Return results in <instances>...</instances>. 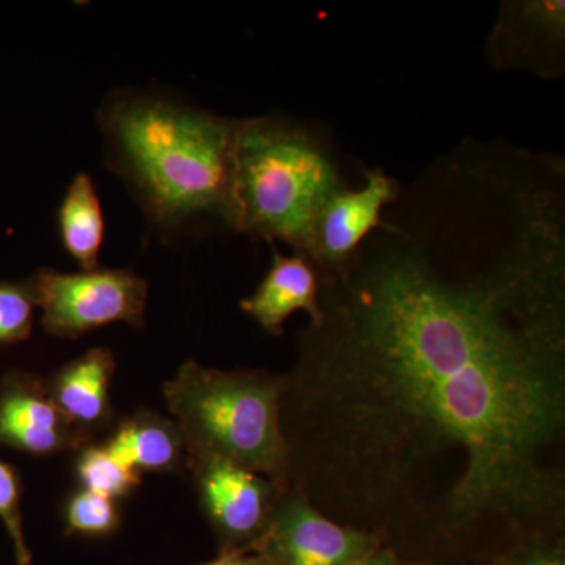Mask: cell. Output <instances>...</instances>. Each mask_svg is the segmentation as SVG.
I'll return each instance as SVG.
<instances>
[{
  "label": "cell",
  "instance_id": "20",
  "mask_svg": "<svg viewBox=\"0 0 565 565\" xmlns=\"http://www.w3.org/2000/svg\"><path fill=\"white\" fill-rule=\"evenodd\" d=\"M203 565H269L259 553L256 552H226L218 559Z\"/></svg>",
  "mask_w": 565,
  "mask_h": 565
},
{
  "label": "cell",
  "instance_id": "19",
  "mask_svg": "<svg viewBox=\"0 0 565 565\" xmlns=\"http://www.w3.org/2000/svg\"><path fill=\"white\" fill-rule=\"evenodd\" d=\"M487 565H565V537L527 541Z\"/></svg>",
  "mask_w": 565,
  "mask_h": 565
},
{
  "label": "cell",
  "instance_id": "4",
  "mask_svg": "<svg viewBox=\"0 0 565 565\" xmlns=\"http://www.w3.org/2000/svg\"><path fill=\"white\" fill-rule=\"evenodd\" d=\"M163 392L184 437L188 460H226L280 489L291 487L281 427L285 374L215 370L191 360Z\"/></svg>",
  "mask_w": 565,
  "mask_h": 565
},
{
  "label": "cell",
  "instance_id": "2",
  "mask_svg": "<svg viewBox=\"0 0 565 565\" xmlns=\"http://www.w3.org/2000/svg\"><path fill=\"white\" fill-rule=\"evenodd\" d=\"M107 166L166 243L237 233L239 120L167 93L126 88L98 110Z\"/></svg>",
  "mask_w": 565,
  "mask_h": 565
},
{
  "label": "cell",
  "instance_id": "11",
  "mask_svg": "<svg viewBox=\"0 0 565 565\" xmlns=\"http://www.w3.org/2000/svg\"><path fill=\"white\" fill-rule=\"evenodd\" d=\"M239 307L270 337H281L286 321L297 311H305L308 321H315L319 315V277L313 264L297 253L285 256L275 248L266 277Z\"/></svg>",
  "mask_w": 565,
  "mask_h": 565
},
{
  "label": "cell",
  "instance_id": "17",
  "mask_svg": "<svg viewBox=\"0 0 565 565\" xmlns=\"http://www.w3.org/2000/svg\"><path fill=\"white\" fill-rule=\"evenodd\" d=\"M35 308L29 281L0 282V344L20 343L31 337Z\"/></svg>",
  "mask_w": 565,
  "mask_h": 565
},
{
  "label": "cell",
  "instance_id": "9",
  "mask_svg": "<svg viewBox=\"0 0 565 565\" xmlns=\"http://www.w3.org/2000/svg\"><path fill=\"white\" fill-rule=\"evenodd\" d=\"M401 184L385 170L370 169L364 172L362 188L345 185L327 200L303 255L318 275L337 273L352 258L363 241L382 225L386 206L399 195Z\"/></svg>",
  "mask_w": 565,
  "mask_h": 565
},
{
  "label": "cell",
  "instance_id": "6",
  "mask_svg": "<svg viewBox=\"0 0 565 565\" xmlns=\"http://www.w3.org/2000/svg\"><path fill=\"white\" fill-rule=\"evenodd\" d=\"M379 546L373 535L334 522L291 486L278 498L252 552L269 565H351Z\"/></svg>",
  "mask_w": 565,
  "mask_h": 565
},
{
  "label": "cell",
  "instance_id": "3",
  "mask_svg": "<svg viewBox=\"0 0 565 565\" xmlns=\"http://www.w3.org/2000/svg\"><path fill=\"white\" fill-rule=\"evenodd\" d=\"M345 185L329 148L307 126L281 115L239 120L237 233L303 256L323 204Z\"/></svg>",
  "mask_w": 565,
  "mask_h": 565
},
{
  "label": "cell",
  "instance_id": "7",
  "mask_svg": "<svg viewBox=\"0 0 565 565\" xmlns=\"http://www.w3.org/2000/svg\"><path fill=\"white\" fill-rule=\"evenodd\" d=\"M188 465L222 553L252 552L286 489L226 460L191 459Z\"/></svg>",
  "mask_w": 565,
  "mask_h": 565
},
{
  "label": "cell",
  "instance_id": "14",
  "mask_svg": "<svg viewBox=\"0 0 565 565\" xmlns=\"http://www.w3.org/2000/svg\"><path fill=\"white\" fill-rule=\"evenodd\" d=\"M57 223L63 248L81 270L98 269L106 222L95 182L87 173L71 180L58 206Z\"/></svg>",
  "mask_w": 565,
  "mask_h": 565
},
{
  "label": "cell",
  "instance_id": "21",
  "mask_svg": "<svg viewBox=\"0 0 565 565\" xmlns=\"http://www.w3.org/2000/svg\"><path fill=\"white\" fill-rule=\"evenodd\" d=\"M351 565H405L393 552L384 546H379L370 555L362 557Z\"/></svg>",
  "mask_w": 565,
  "mask_h": 565
},
{
  "label": "cell",
  "instance_id": "12",
  "mask_svg": "<svg viewBox=\"0 0 565 565\" xmlns=\"http://www.w3.org/2000/svg\"><path fill=\"white\" fill-rule=\"evenodd\" d=\"M117 371L114 353L95 348L65 364L46 385L52 403L81 433L109 423L110 384Z\"/></svg>",
  "mask_w": 565,
  "mask_h": 565
},
{
  "label": "cell",
  "instance_id": "16",
  "mask_svg": "<svg viewBox=\"0 0 565 565\" xmlns=\"http://www.w3.org/2000/svg\"><path fill=\"white\" fill-rule=\"evenodd\" d=\"M68 534L109 535L120 525V512L114 501L87 490L71 497L65 514Z\"/></svg>",
  "mask_w": 565,
  "mask_h": 565
},
{
  "label": "cell",
  "instance_id": "1",
  "mask_svg": "<svg viewBox=\"0 0 565 565\" xmlns=\"http://www.w3.org/2000/svg\"><path fill=\"white\" fill-rule=\"evenodd\" d=\"M296 337L291 486L405 565L565 537V159L465 137Z\"/></svg>",
  "mask_w": 565,
  "mask_h": 565
},
{
  "label": "cell",
  "instance_id": "18",
  "mask_svg": "<svg viewBox=\"0 0 565 565\" xmlns=\"http://www.w3.org/2000/svg\"><path fill=\"white\" fill-rule=\"evenodd\" d=\"M0 522L9 534L18 565H31L32 552L22 527L20 479L17 471L2 460H0Z\"/></svg>",
  "mask_w": 565,
  "mask_h": 565
},
{
  "label": "cell",
  "instance_id": "8",
  "mask_svg": "<svg viewBox=\"0 0 565 565\" xmlns=\"http://www.w3.org/2000/svg\"><path fill=\"white\" fill-rule=\"evenodd\" d=\"M498 71H522L557 79L565 71L564 0H509L501 3L486 46Z\"/></svg>",
  "mask_w": 565,
  "mask_h": 565
},
{
  "label": "cell",
  "instance_id": "10",
  "mask_svg": "<svg viewBox=\"0 0 565 565\" xmlns=\"http://www.w3.org/2000/svg\"><path fill=\"white\" fill-rule=\"evenodd\" d=\"M81 433L52 403L46 385L32 375L13 374L0 390V445L33 456L82 448Z\"/></svg>",
  "mask_w": 565,
  "mask_h": 565
},
{
  "label": "cell",
  "instance_id": "13",
  "mask_svg": "<svg viewBox=\"0 0 565 565\" xmlns=\"http://www.w3.org/2000/svg\"><path fill=\"white\" fill-rule=\"evenodd\" d=\"M106 448L139 475L172 473L188 463L180 426L150 412H140L118 424Z\"/></svg>",
  "mask_w": 565,
  "mask_h": 565
},
{
  "label": "cell",
  "instance_id": "5",
  "mask_svg": "<svg viewBox=\"0 0 565 565\" xmlns=\"http://www.w3.org/2000/svg\"><path fill=\"white\" fill-rule=\"evenodd\" d=\"M44 330L52 337L82 334L125 322L141 329L148 302V282L132 269L81 270L62 274L41 269L31 280Z\"/></svg>",
  "mask_w": 565,
  "mask_h": 565
},
{
  "label": "cell",
  "instance_id": "15",
  "mask_svg": "<svg viewBox=\"0 0 565 565\" xmlns=\"http://www.w3.org/2000/svg\"><path fill=\"white\" fill-rule=\"evenodd\" d=\"M76 471L82 490L111 501L128 497L141 482V475L126 467L106 445L82 449Z\"/></svg>",
  "mask_w": 565,
  "mask_h": 565
}]
</instances>
